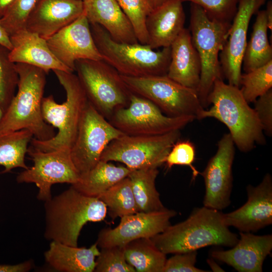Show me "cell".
<instances>
[{
  "mask_svg": "<svg viewBox=\"0 0 272 272\" xmlns=\"http://www.w3.org/2000/svg\"><path fill=\"white\" fill-rule=\"evenodd\" d=\"M171 48V59L166 75L179 84L197 91L200 60L188 29L184 28Z\"/></svg>",
  "mask_w": 272,
  "mask_h": 272,
  "instance_id": "cell-24",
  "label": "cell"
},
{
  "mask_svg": "<svg viewBox=\"0 0 272 272\" xmlns=\"http://www.w3.org/2000/svg\"><path fill=\"white\" fill-rule=\"evenodd\" d=\"M208 103L212 106L203 109L197 119L214 118L224 124L235 146L241 152L247 153L257 145L266 144L262 125L240 88L226 84L223 79H217L208 96Z\"/></svg>",
  "mask_w": 272,
  "mask_h": 272,
  "instance_id": "cell-2",
  "label": "cell"
},
{
  "mask_svg": "<svg viewBox=\"0 0 272 272\" xmlns=\"http://www.w3.org/2000/svg\"><path fill=\"white\" fill-rule=\"evenodd\" d=\"M33 267V262L29 260L16 264H0V272H27Z\"/></svg>",
  "mask_w": 272,
  "mask_h": 272,
  "instance_id": "cell-41",
  "label": "cell"
},
{
  "mask_svg": "<svg viewBox=\"0 0 272 272\" xmlns=\"http://www.w3.org/2000/svg\"><path fill=\"white\" fill-rule=\"evenodd\" d=\"M121 77L130 92L149 100L167 116H191L197 119L205 109L195 90L179 84L166 75Z\"/></svg>",
  "mask_w": 272,
  "mask_h": 272,
  "instance_id": "cell-9",
  "label": "cell"
},
{
  "mask_svg": "<svg viewBox=\"0 0 272 272\" xmlns=\"http://www.w3.org/2000/svg\"><path fill=\"white\" fill-rule=\"evenodd\" d=\"M127 262L136 272H162L166 254L160 251L151 238L133 240L124 245Z\"/></svg>",
  "mask_w": 272,
  "mask_h": 272,
  "instance_id": "cell-30",
  "label": "cell"
},
{
  "mask_svg": "<svg viewBox=\"0 0 272 272\" xmlns=\"http://www.w3.org/2000/svg\"><path fill=\"white\" fill-rule=\"evenodd\" d=\"M130 170L116 166L102 160L89 171L80 175L77 182L72 185L81 193L97 197L115 183L128 176Z\"/></svg>",
  "mask_w": 272,
  "mask_h": 272,
  "instance_id": "cell-26",
  "label": "cell"
},
{
  "mask_svg": "<svg viewBox=\"0 0 272 272\" xmlns=\"http://www.w3.org/2000/svg\"><path fill=\"white\" fill-rule=\"evenodd\" d=\"M180 136V130L157 135L123 134L107 145L100 160L121 162L130 170L158 168Z\"/></svg>",
  "mask_w": 272,
  "mask_h": 272,
  "instance_id": "cell-10",
  "label": "cell"
},
{
  "mask_svg": "<svg viewBox=\"0 0 272 272\" xmlns=\"http://www.w3.org/2000/svg\"><path fill=\"white\" fill-rule=\"evenodd\" d=\"M12 49L10 59L14 63H23L39 67L47 74L52 70L74 73L59 61L50 50L46 40L25 28L10 36Z\"/></svg>",
  "mask_w": 272,
  "mask_h": 272,
  "instance_id": "cell-22",
  "label": "cell"
},
{
  "mask_svg": "<svg viewBox=\"0 0 272 272\" xmlns=\"http://www.w3.org/2000/svg\"><path fill=\"white\" fill-rule=\"evenodd\" d=\"M1 173L0 172V174H1Z\"/></svg>",
  "mask_w": 272,
  "mask_h": 272,
  "instance_id": "cell-48",
  "label": "cell"
},
{
  "mask_svg": "<svg viewBox=\"0 0 272 272\" xmlns=\"http://www.w3.org/2000/svg\"><path fill=\"white\" fill-rule=\"evenodd\" d=\"M97 257L94 271L136 272L125 259L124 246L101 248Z\"/></svg>",
  "mask_w": 272,
  "mask_h": 272,
  "instance_id": "cell-35",
  "label": "cell"
},
{
  "mask_svg": "<svg viewBox=\"0 0 272 272\" xmlns=\"http://www.w3.org/2000/svg\"><path fill=\"white\" fill-rule=\"evenodd\" d=\"M200 6L211 19L230 23L236 13L239 0H180Z\"/></svg>",
  "mask_w": 272,
  "mask_h": 272,
  "instance_id": "cell-37",
  "label": "cell"
},
{
  "mask_svg": "<svg viewBox=\"0 0 272 272\" xmlns=\"http://www.w3.org/2000/svg\"><path fill=\"white\" fill-rule=\"evenodd\" d=\"M46 41L57 59L73 72L78 59L103 60L93 39L90 23L84 13Z\"/></svg>",
  "mask_w": 272,
  "mask_h": 272,
  "instance_id": "cell-17",
  "label": "cell"
},
{
  "mask_svg": "<svg viewBox=\"0 0 272 272\" xmlns=\"http://www.w3.org/2000/svg\"><path fill=\"white\" fill-rule=\"evenodd\" d=\"M173 210L153 212H138L120 218L118 225L114 228H105L99 233L96 241L101 248L124 246L139 238H151L163 232L169 225L170 220L177 215Z\"/></svg>",
  "mask_w": 272,
  "mask_h": 272,
  "instance_id": "cell-16",
  "label": "cell"
},
{
  "mask_svg": "<svg viewBox=\"0 0 272 272\" xmlns=\"http://www.w3.org/2000/svg\"><path fill=\"white\" fill-rule=\"evenodd\" d=\"M240 88L243 97L248 103L272 89V61L265 65L242 74Z\"/></svg>",
  "mask_w": 272,
  "mask_h": 272,
  "instance_id": "cell-32",
  "label": "cell"
},
{
  "mask_svg": "<svg viewBox=\"0 0 272 272\" xmlns=\"http://www.w3.org/2000/svg\"><path fill=\"white\" fill-rule=\"evenodd\" d=\"M239 235L235 246L227 250H214L211 257L239 272H262L264 260L272 250V235L242 232Z\"/></svg>",
  "mask_w": 272,
  "mask_h": 272,
  "instance_id": "cell-20",
  "label": "cell"
},
{
  "mask_svg": "<svg viewBox=\"0 0 272 272\" xmlns=\"http://www.w3.org/2000/svg\"><path fill=\"white\" fill-rule=\"evenodd\" d=\"M10 50L0 43V105L4 113L16 94L19 81L16 63L10 59Z\"/></svg>",
  "mask_w": 272,
  "mask_h": 272,
  "instance_id": "cell-33",
  "label": "cell"
},
{
  "mask_svg": "<svg viewBox=\"0 0 272 272\" xmlns=\"http://www.w3.org/2000/svg\"><path fill=\"white\" fill-rule=\"evenodd\" d=\"M14 0H0V19L3 17Z\"/></svg>",
  "mask_w": 272,
  "mask_h": 272,
  "instance_id": "cell-44",
  "label": "cell"
},
{
  "mask_svg": "<svg viewBox=\"0 0 272 272\" xmlns=\"http://www.w3.org/2000/svg\"><path fill=\"white\" fill-rule=\"evenodd\" d=\"M38 0H14L0 23L11 36L25 28L27 20Z\"/></svg>",
  "mask_w": 272,
  "mask_h": 272,
  "instance_id": "cell-36",
  "label": "cell"
},
{
  "mask_svg": "<svg viewBox=\"0 0 272 272\" xmlns=\"http://www.w3.org/2000/svg\"><path fill=\"white\" fill-rule=\"evenodd\" d=\"M53 72L65 90L66 99L59 104L52 95L43 97L42 113L45 121L56 128L57 131L47 141H39L33 137L30 144L42 151L71 150L88 100L76 75L60 70Z\"/></svg>",
  "mask_w": 272,
  "mask_h": 272,
  "instance_id": "cell-5",
  "label": "cell"
},
{
  "mask_svg": "<svg viewBox=\"0 0 272 272\" xmlns=\"http://www.w3.org/2000/svg\"><path fill=\"white\" fill-rule=\"evenodd\" d=\"M180 0H167L148 16V45L153 49L170 47L184 28L185 15Z\"/></svg>",
  "mask_w": 272,
  "mask_h": 272,
  "instance_id": "cell-21",
  "label": "cell"
},
{
  "mask_svg": "<svg viewBox=\"0 0 272 272\" xmlns=\"http://www.w3.org/2000/svg\"><path fill=\"white\" fill-rule=\"evenodd\" d=\"M19 76L18 90L0 121V129L16 131L26 129L39 141H47L56 134L46 123L42 103L46 83L44 70L23 63H16Z\"/></svg>",
  "mask_w": 272,
  "mask_h": 272,
  "instance_id": "cell-3",
  "label": "cell"
},
{
  "mask_svg": "<svg viewBox=\"0 0 272 272\" xmlns=\"http://www.w3.org/2000/svg\"><path fill=\"white\" fill-rule=\"evenodd\" d=\"M196 118L170 117L149 100L131 92L126 107L116 110L108 121L129 135H157L180 130Z\"/></svg>",
  "mask_w": 272,
  "mask_h": 272,
  "instance_id": "cell-11",
  "label": "cell"
},
{
  "mask_svg": "<svg viewBox=\"0 0 272 272\" xmlns=\"http://www.w3.org/2000/svg\"><path fill=\"white\" fill-rule=\"evenodd\" d=\"M247 200L238 209L223 214L225 224L242 232H256L272 224V177L266 173L254 186L246 187Z\"/></svg>",
  "mask_w": 272,
  "mask_h": 272,
  "instance_id": "cell-18",
  "label": "cell"
},
{
  "mask_svg": "<svg viewBox=\"0 0 272 272\" xmlns=\"http://www.w3.org/2000/svg\"><path fill=\"white\" fill-rule=\"evenodd\" d=\"M90 27L103 60L121 75L143 77L167 74L170 46L156 51L147 44L120 43L114 41L100 25L90 24Z\"/></svg>",
  "mask_w": 272,
  "mask_h": 272,
  "instance_id": "cell-6",
  "label": "cell"
},
{
  "mask_svg": "<svg viewBox=\"0 0 272 272\" xmlns=\"http://www.w3.org/2000/svg\"><path fill=\"white\" fill-rule=\"evenodd\" d=\"M75 67L88 101L106 119L128 106L130 91L120 74L104 60L78 59Z\"/></svg>",
  "mask_w": 272,
  "mask_h": 272,
  "instance_id": "cell-8",
  "label": "cell"
},
{
  "mask_svg": "<svg viewBox=\"0 0 272 272\" xmlns=\"http://www.w3.org/2000/svg\"><path fill=\"white\" fill-rule=\"evenodd\" d=\"M97 198L106 205L112 219L139 212L128 176L115 183Z\"/></svg>",
  "mask_w": 272,
  "mask_h": 272,
  "instance_id": "cell-31",
  "label": "cell"
},
{
  "mask_svg": "<svg viewBox=\"0 0 272 272\" xmlns=\"http://www.w3.org/2000/svg\"><path fill=\"white\" fill-rule=\"evenodd\" d=\"M158 174V168L150 167L130 170L128 175L140 212H157L167 209L163 205L155 185Z\"/></svg>",
  "mask_w": 272,
  "mask_h": 272,
  "instance_id": "cell-28",
  "label": "cell"
},
{
  "mask_svg": "<svg viewBox=\"0 0 272 272\" xmlns=\"http://www.w3.org/2000/svg\"><path fill=\"white\" fill-rule=\"evenodd\" d=\"M99 253L96 242L86 248L52 241L44 253V258L52 268L58 271L93 272L95 258Z\"/></svg>",
  "mask_w": 272,
  "mask_h": 272,
  "instance_id": "cell-25",
  "label": "cell"
},
{
  "mask_svg": "<svg viewBox=\"0 0 272 272\" xmlns=\"http://www.w3.org/2000/svg\"><path fill=\"white\" fill-rule=\"evenodd\" d=\"M83 6L89 23L100 25L114 41L139 43L130 22L116 0H83Z\"/></svg>",
  "mask_w": 272,
  "mask_h": 272,
  "instance_id": "cell-23",
  "label": "cell"
},
{
  "mask_svg": "<svg viewBox=\"0 0 272 272\" xmlns=\"http://www.w3.org/2000/svg\"><path fill=\"white\" fill-rule=\"evenodd\" d=\"M33 138V134L26 129L16 131L0 129V166L4 168L1 173H9L16 168H29L25 158Z\"/></svg>",
  "mask_w": 272,
  "mask_h": 272,
  "instance_id": "cell-29",
  "label": "cell"
},
{
  "mask_svg": "<svg viewBox=\"0 0 272 272\" xmlns=\"http://www.w3.org/2000/svg\"><path fill=\"white\" fill-rule=\"evenodd\" d=\"M197 251L176 253L167 259L162 272H205L195 267Z\"/></svg>",
  "mask_w": 272,
  "mask_h": 272,
  "instance_id": "cell-39",
  "label": "cell"
},
{
  "mask_svg": "<svg viewBox=\"0 0 272 272\" xmlns=\"http://www.w3.org/2000/svg\"><path fill=\"white\" fill-rule=\"evenodd\" d=\"M235 146L231 135L225 133L218 142L216 154L200 173L205 186L204 207L222 211L230 205Z\"/></svg>",
  "mask_w": 272,
  "mask_h": 272,
  "instance_id": "cell-14",
  "label": "cell"
},
{
  "mask_svg": "<svg viewBox=\"0 0 272 272\" xmlns=\"http://www.w3.org/2000/svg\"><path fill=\"white\" fill-rule=\"evenodd\" d=\"M253 26L251 38L247 42L242 64L245 73L260 67L272 61V47L267 38L265 10L258 11Z\"/></svg>",
  "mask_w": 272,
  "mask_h": 272,
  "instance_id": "cell-27",
  "label": "cell"
},
{
  "mask_svg": "<svg viewBox=\"0 0 272 272\" xmlns=\"http://www.w3.org/2000/svg\"><path fill=\"white\" fill-rule=\"evenodd\" d=\"M207 261L213 271H225L213 259L209 258Z\"/></svg>",
  "mask_w": 272,
  "mask_h": 272,
  "instance_id": "cell-45",
  "label": "cell"
},
{
  "mask_svg": "<svg viewBox=\"0 0 272 272\" xmlns=\"http://www.w3.org/2000/svg\"><path fill=\"white\" fill-rule=\"evenodd\" d=\"M82 1H83V0H82Z\"/></svg>",
  "mask_w": 272,
  "mask_h": 272,
  "instance_id": "cell-49",
  "label": "cell"
},
{
  "mask_svg": "<svg viewBox=\"0 0 272 272\" xmlns=\"http://www.w3.org/2000/svg\"><path fill=\"white\" fill-rule=\"evenodd\" d=\"M4 114V111L0 105V121L3 118Z\"/></svg>",
  "mask_w": 272,
  "mask_h": 272,
  "instance_id": "cell-47",
  "label": "cell"
},
{
  "mask_svg": "<svg viewBox=\"0 0 272 272\" xmlns=\"http://www.w3.org/2000/svg\"><path fill=\"white\" fill-rule=\"evenodd\" d=\"M130 22L139 42L147 44L146 21L154 8L151 0H116Z\"/></svg>",
  "mask_w": 272,
  "mask_h": 272,
  "instance_id": "cell-34",
  "label": "cell"
},
{
  "mask_svg": "<svg viewBox=\"0 0 272 272\" xmlns=\"http://www.w3.org/2000/svg\"><path fill=\"white\" fill-rule=\"evenodd\" d=\"M45 238L78 246L83 226L89 222L103 221L106 205L99 198L85 195L73 186L44 202Z\"/></svg>",
  "mask_w": 272,
  "mask_h": 272,
  "instance_id": "cell-4",
  "label": "cell"
},
{
  "mask_svg": "<svg viewBox=\"0 0 272 272\" xmlns=\"http://www.w3.org/2000/svg\"><path fill=\"white\" fill-rule=\"evenodd\" d=\"M267 28L270 30H272V2L269 1L266 4V8L265 10Z\"/></svg>",
  "mask_w": 272,
  "mask_h": 272,
  "instance_id": "cell-43",
  "label": "cell"
},
{
  "mask_svg": "<svg viewBox=\"0 0 272 272\" xmlns=\"http://www.w3.org/2000/svg\"><path fill=\"white\" fill-rule=\"evenodd\" d=\"M254 110L262 125L265 135H272V89L254 102Z\"/></svg>",
  "mask_w": 272,
  "mask_h": 272,
  "instance_id": "cell-40",
  "label": "cell"
},
{
  "mask_svg": "<svg viewBox=\"0 0 272 272\" xmlns=\"http://www.w3.org/2000/svg\"><path fill=\"white\" fill-rule=\"evenodd\" d=\"M195 158V149L193 144L189 140L179 139L173 145L164 163L168 169L174 165L187 166L191 169L193 178H195L200 174L193 165Z\"/></svg>",
  "mask_w": 272,
  "mask_h": 272,
  "instance_id": "cell-38",
  "label": "cell"
},
{
  "mask_svg": "<svg viewBox=\"0 0 272 272\" xmlns=\"http://www.w3.org/2000/svg\"><path fill=\"white\" fill-rule=\"evenodd\" d=\"M153 6V8H155L160 5H161L162 3L166 1L167 0H151Z\"/></svg>",
  "mask_w": 272,
  "mask_h": 272,
  "instance_id": "cell-46",
  "label": "cell"
},
{
  "mask_svg": "<svg viewBox=\"0 0 272 272\" xmlns=\"http://www.w3.org/2000/svg\"><path fill=\"white\" fill-rule=\"evenodd\" d=\"M189 29L199 55L201 71L197 94L205 109L215 80L223 79L219 54L229 36L231 23L211 19L199 6L190 3Z\"/></svg>",
  "mask_w": 272,
  "mask_h": 272,
  "instance_id": "cell-7",
  "label": "cell"
},
{
  "mask_svg": "<svg viewBox=\"0 0 272 272\" xmlns=\"http://www.w3.org/2000/svg\"><path fill=\"white\" fill-rule=\"evenodd\" d=\"M83 11L82 0H38L25 28L46 40L75 21Z\"/></svg>",
  "mask_w": 272,
  "mask_h": 272,
  "instance_id": "cell-19",
  "label": "cell"
},
{
  "mask_svg": "<svg viewBox=\"0 0 272 272\" xmlns=\"http://www.w3.org/2000/svg\"><path fill=\"white\" fill-rule=\"evenodd\" d=\"M123 134L88 101L70 150L72 160L80 174L94 167L107 145Z\"/></svg>",
  "mask_w": 272,
  "mask_h": 272,
  "instance_id": "cell-13",
  "label": "cell"
},
{
  "mask_svg": "<svg viewBox=\"0 0 272 272\" xmlns=\"http://www.w3.org/2000/svg\"><path fill=\"white\" fill-rule=\"evenodd\" d=\"M27 153L33 165L20 172L16 180L18 183H35L38 188L39 200L45 202L52 197V185H72L79 180L80 174L73 162L70 150L42 151L30 146Z\"/></svg>",
  "mask_w": 272,
  "mask_h": 272,
  "instance_id": "cell-12",
  "label": "cell"
},
{
  "mask_svg": "<svg viewBox=\"0 0 272 272\" xmlns=\"http://www.w3.org/2000/svg\"><path fill=\"white\" fill-rule=\"evenodd\" d=\"M0 43L10 50L12 49V45L10 40V36L6 31L0 23Z\"/></svg>",
  "mask_w": 272,
  "mask_h": 272,
  "instance_id": "cell-42",
  "label": "cell"
},
{
  "mask_svg": "<svg viewBox=\"0 0 272 272\" xmlns=\"http://www.w3.org/2000/svg\"><path fill=\"white\" fill-rule=\"evenodd\" d=\"M266 0H239L229 36L219 54L224 76L228 84L240 88L242 60L247 44V35L252 16Z\"/></svg>",
  "mask_w": 272,
  "mask_h": 272,
  "instance_id": "cell-15",
  "label": "cell"
},
{
  "mask_svg": "<svg viewBox=\"0 0 272 272\" xmlns=\"http://www.w3.org/2000/svg\"><path fill=\"white\" fill-rule=\"evenodd\" d=\"M151 239L166 255L197 251L209 246L232 247L239 240L225 224L223 213L204 206L194 209L185 220L169 225Z\"/></svg>",
  "mask_w": 272,
  "mask_h": 272,
  "instance_id": "cell-1",
  "label": "cell"
}]
</instances>
